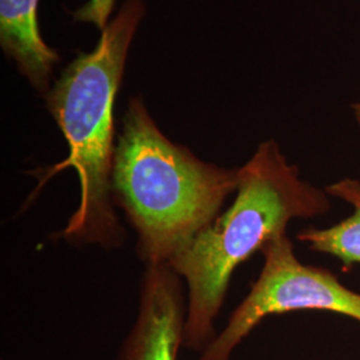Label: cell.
<instances>
[{"label":"cell","instance_id":"2","mask_svg":"<svg viewBox=\"0 0 360 360\" xmlns=\"http://www.w3.org/2000/svg\"><path fill=\"white\" fill-rule=\"evenodd\" d=\"M146 13L143 0H127L102 31L96 47L79 53L46 94L47 108L68 144L63 162L40 172L34 191L65 168L77 171L80 202L58 233L72 245L117 248L124 242L112 198L114 108L129 46Z\"/></svg>","mask_w":360,"mask_h":360},{"label":"cell","instance_id":"1","mask_svg":"<svg viewBox=\"0 0 360 360\" xmlns=\"http://www.w3.org/2000/svg\"><path fill=\"white\" fill-rule=\"evenodd\" d=\"M330 195L300 178L275 141L260 143L238 168L231 207L196 235L169 262L187 284L183 347L202 352L217 336L214 322L235 270L248 257L287 233L294 219H312L331 210Z\"/></svg>","mask_w":360,"mask_h":360},{"label":"cell","instance_id":"8","mask_svg":"<svg viewBox=\"0 0 360 360\" xmlns=\"http://www.w3.org/2000/svg\"><path fill=\"white\" fill-rule=\"evenodd\" d=\"M115 0H89L84 6L72 13L77 22L91 23L103 31L110 23V15L114 10Z\"/></svg>","mask_w":360,"mask_h":360},{"label":"cell","instance_id":"6","mask_svg":"<svg viewBox=\"0 0 360 360\" xmlns=\"http://www.w3.org/2000/svg\"><path fill=\"white\" fill-rule=\"evenodd\" d=\"M39 0H0V44L35 90L50 91L58 52L41 38L38 20Z\"/></svg>","mask_w":360,"mask_h":360},{"label":"cell","instance_id":"3","mask_svg":"<svg viewBox=\"0 0 360 360\" xmlns=\"http://www.w3.org/2000/svg\"><path fill=\"white\" fill-rule=\"evenodd\" d=\"M236 188L238 169L207 163L169 141L142 101L129 99L114 154L112 198L138 235L146 264H169Z\"/></svg>","mask_w":360,"mask_h":360},{"label":"cell","instance_id":"4","mask_svg":"<svg viewBox=\"0 0 360 360\" xmlns=\"http://www.w3.org/2000/svg\"><path fill=\"white\" fill-rule=\"evenodd\" d=\"M262 252L264 264L257 282L199 360H231L233 351L271 315L326 311L360 323V292L328 270L303 264L287 233L272 239Z\"/></svg>","mask_w":360,"mask_h":360},{"label":"cell","instance_id":"5","mask_svg":"<svg viewBox=\"0 0 360 360\" xmlns=\"http://www.w3.org/2000/svg\"><path fill=\"white\" fill-rule=\"evenodd\" d=\"M187 297L169 264H146L136 319L115 360H178Z\"/></svg>","mask_w":360,"mask_h":360},{"label":"cell","instance_id":"7","mask_svg":"<svg viewBox=\"0 0 360 360\" xmlns=\"http://www.w3.org/2000/svg\"><path fill=\"white\" fill-rule=\"evenodd\" d=\"M326 193L354 208L351 217L327 229H306L297 233V240L309 250L331 255L346 267L360 264V180L346 178L328 184Z\"/></svg>","mask_w":360,"mask_h":360},{"label":"cell","instance_id":"9","mask_svg":"<svg viewBox=\"0 0 360 360\" xmlns=\"http://www.w3.org/2000/svg\"><path fill=\"white\" fill-rule=\"evenodd\" d=\"M352 114H354V117H355V120H356V123H358V126L360 127V101L359 102H356V103L352 104Z\"/></svg>","mask_w":360,"mask_h":360}]
</instances>
